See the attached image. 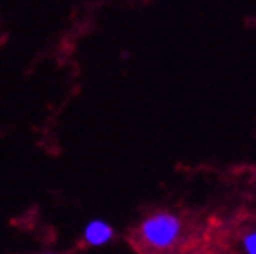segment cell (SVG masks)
Returning a JSON list of instances; mask_svg holds the SVG:
<instances>
[{
  "label": "cell",
  "instance_id": "4",
  "mask_svg": "<svg viewBox=\"0 0 256 254\" xmlns=\"http://www.w3.org/2000/svg\"><path fill=\"white\" fill-rule=\"evenodd\" d=\"M40 254H60V252H54V250H46V252H40Z\"/></svg>",
  "mask_w": 256,
  "mask_h": 254
},
{
  "label": "cell",
  "instance_id": "3",
  "mask_svg": "<svg viewBox=\"0 0 256 254\" xmlns=\"http://www.w3.org/2000/svg\"><path fill=\"white\" fill-rule=\"evenodd\" d=\"M242 250L244 254H256V229L247 230L242 236Z\"/></svg>",
  "mask_w": 256,
  "mask_h": 254
},
{
  "label": "cell",
  "instance_id": "1",
  "mask_svg": "<svg viewBox=\"0 0 256 254\" xmlns=\"http://www.w3.org/2000/svg\"><path fill=\"white\" fill-rule=\"evenodd\" d=\"M182 234L184 222L176 212L154 210L138 224L134 238L144 250L162 254L174 249L182 240Z\"/></svg>",
  "mask_w": 256,
  "mask_h": 254
},
{
  "label": "cell",
  "instance_id": "2",
  "mask_svg": "<svg viewBox=\"0 0 256 254\" xmlns=\"http://www.w3.org/2000/svg\"><path fill=\"white\" fill-rule=\"evenodd\" d=\"M114 238V229L109 222L102 220V218H93L84 225L82 229V244L91 249H100L111 244Z\"/></svg>",
  "mask_w": 256,
  "mask_h": 254
}]
</instances>
